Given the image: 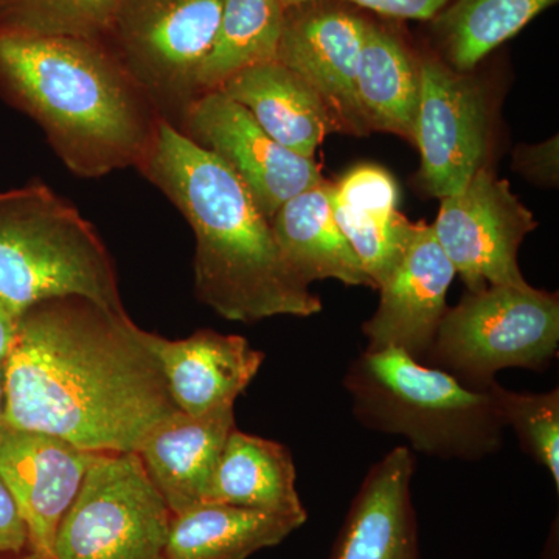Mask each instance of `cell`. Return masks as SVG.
Segmentation results:
<instances>
[{"mask_svg": "<svg viewBox=\"0 0 559 559\" xmlns=\"http://www.w3.org/2000/svg\"><path fill=\"white\" fill-rule=\"evenodd\" d=\"M5 423V389H3V369L0 367V428Z\"/></svg>", "mask_w": 559, "mask_h": 559, "instance_id": "1f68e13d", "label": "cell"}, {"mask_svg": "<svg viewBox=\"0 0 559 559\" xmlns=\"http://www.w3.org/2000/svg\"><path fill=\"white\" fill-rule=\"evenodd\" d=\"M179 411L204 415L235 406L263 366L264 353L238 334L198 330L186 340L146 334Z\"/></svg>", "mask_w": 559, "mask_h": 559, "instance_id": "2e32d148", "label": "cell"}, {"mask_svg": "<svg viewBox=\"0 0 559 559\" xmlns=\"http://www.w3.org/2000/svg\"><path fill=\"white\" fill-rule=\"evenodd\" d=\"M331 183L314 187L285 202L271 219L283 260L305 285L337 280L374 289L373 282L342 234L330 202Z\"/></svg>", "mask_w": 559, "mask_h": 559, "instance_id": "ffe728a7", "label": "cell"}, {"mask_svg": "<svg viewBox=\"0 0 559 559\" xmlns=\"http://www.w3.org/2000/svg\"><path fill=\"white\" fill-rule=\"evenodd\" d=\"M286 9L282 0H223L215 44L200 73L201 94L250 66L275 61Z\"/></svg>", "mask_w": 559, "mask_h": 559, "instance_id": "d4e9b609", "label": "cell"}, {"mask_svg": "<svg viewBox=\"0 0 559 559\" xmlns=\"http://www.w3.org/2000/svg\"><path fill=\"white\" fill-rule=\"evenodd\" d=\"M175 514L138 452H102L53 540V559H167Z\"/></svg>", "mask_w": 559, "mask_h": 559, "instance_id": "ba28073f", "label": "cell"}, {"mask_svg": "<svg viewBox=\"0 0 559 559\" xmlns=\"http://www.w3.org/2000/svg\"><path fill=\"white\" fill-rule=\"evenodd\" d=\"M138 170L193 229L194 293L216 314L252 325L322 311L319 296L283 260L271 221L218 157L162 120Z\"/></svg>", "mask_w": 559, "mask_h": 559, "instance_id": "7a4b0ae2", "label": "cell"}, {"mask_svg": "<svg viewBox=\"0 0 559 559\" xmlns=\"http://www.w3.org/2000/svg\"><path fill=\"white\" fill-rule=\"evenodd\" d=\"M219 91L248 110L275 142L307 159L314 160L326 135L341 132L322 98L282 62L242 69Z\"/></svg>", "mask_w": 559, "mask_h": 559, "instance_id": "ac0fdd59", "label": "cell"}, {"mask_svg": "<svg viewBox=\"0 0 559 559\" xmlns=\"http://www.w3.org/2000/svg\"><path fill=\"white\" fill-rule=\"evenodd\" d=\"M0 95L80 178L138 168L162 121L105 40L0 35Z\"/></svg>", "mask_w": 559, "mask_h": 559, "instance_id": "3957f363", "label": "cell"}, {"mask_svg": "<svg viewBox=\"0 0 559 559\" xmlns=\"http://www.w3.org/2000/svg\"><path fill=\"white\" fill-rule=\"evenodd\" d=\"M367 28L369 21L334 0L289 7L275 58L310 84L342 132L358 138L371 132L358 97Z\"/></svg>", "mask_w": 559, "mask_h": 559, "instance_id": "7c38bea8", "label": "cell"}, {"mask_svg": "<svg viewBox=\"0 0 559 559\" xmlns=\"http://www.w3.org/2000/svg\"><path fill=\"white\" fill-rule=\"evenodd\" d=\"M98 454L102 452L81 450L50 433L3 423L0 479L20 509L35 557L53 559L58 525Z\"/></svg>", "mask_w": 559, "mask_h": 559, "instance_id": "4fadbf2b", "label": "cell"}, {"mask_svg": "<svg viewBox=\"0 0 559 559\" xmlns=\"http://www.w3.org/2000/svg\"><path fill=\"white\" fill-rule=\"evenodd\" d=\"M235 425L234 406L204 415L176 411L135 451L173 514L204 502L205 492Z\"/></svg>", "mask_w": 559, "mask_h": 559, "instance_id": "e0dca14e", "label": "cell"}, {"mask_svg": "<svg viewBox=\"0 0 559 559\" xmlns=\"http://www.w3.org/2000/svg\"><path fill=\"white\" fill-rule=\"evenodd\" d=\"M513 167L536 186L557 187L559 179L558 135L538 143L521 145L514 150Z\"/></svg>", "mask_w": 559, "mask_h": 559, "instance_id": "83f0119b", "label": "cell"}, {"mask_svg": "<svg viewBox=\"0 0 559 559\" xmlns=\"http://www.w3.org/2000/svg\"><path fill=\"white\" fill-rule=\"evenodd\" d=\"M0 559H39L32 554V551H27L24 555H17V557H0Z\"/></svg>", "mask_w": 559, "mask_h": 559, "instance_id": "d6a6232c", "label": "cell"}, {"mask_svg": "<svg viewBox=\"0 0 559 559\" xmlns=\"http://www.w3.org/2000/svg\"><path fill=\"white\" fill-rule=\"evenodd\" d=\"M204 502L308 521L288 448L237 428L224 444Z\"/></svg>", "mask_w": 559, "mask_h": 559, "instance_id": "44dd1931", "label": "cell"}, {"mask_svg": "<svg viewBox=\"0 0 559 559\" xmlns=\"http://www.w3.org/2000/svg\"><path fill=\"white\" fill-rule=\"evenodd\" d=\"M221 11L223 0H120L110 22L105 43L162 120L179 131L201 95Z\"/></svg>", "mask_w": 559, "mask_h": 559, "instance_id": "52a82bcc", "label": "cell"}, {"mask_svg": "<svg viewBox=\"0 0 559 559\" xmlns=\"http://www.w3.org/2000/svg\"><path fill=\"white\" fill-rule=\"evenodd\" d=\"M419 90V60L399 36L369 22L360 53L358 97L370 130L414 142Z\"/></svg>", "mask_w": 559, "mask_h": 559, "instance_id": "603a6c76", "label": "cell"}, {"mask_svg": "<svg viewBox=\"0 0 559 559\" xmlns=\"http://www.w3.org/2000/svg\"><path fill=\"white\" fill-rule=\"evenodd\" d=\"M455 275L432 226L414 223L400 263L378 286L377 311L364 322L366 349H400L423 362L447 314Z\"/></svg>", "mask_w": 559, "mask_h": 559, "instance_id": "5bb4252c", "label": "cell"}, {"mask_svg": "<svg viewBox=\"0 0 559 559\" xmlns=\"http://www.w3.org/2000/svg\"><path fill=\"white\" fill-rule=\"evenodd\" d=\"M31 551L28 532L13 496L0 479V557H17Z\"/></svg>", "mask_w": 559, "mask_h": 559, "instance_id": "f546056e", "label": "cell"}, {"mask_svg": "<svg viewBox=\"0 0 559 559\" xmlns=\"http://www.w3.org/2000/svg\"><path fill=\"white\" fill-rule=\"evenodd\" d=\"M330 202L337 226L378 289L400 263L414 226L396 210L395 180L384 168L360 165L331 183Z\"/></svg>", "mask_w": 559, "mask_h": 559, "instance_id": "d6986e66", "label": "cell"}, {"mask_svg": "<svg viewBox=\"0 0 559 559\" xmlns=\"http://www.w3.org/2000/svg\"><path fill=\"white\" fill-rule=\"evenodd\" d=\"M285 9L300 5V3L314 2V0H282ZM348 2L362 9L377 11L389 17L399 20L432 21L444 7L450 5L451 0H336Z\"/></svg>", "mask_w": 559, "mask_h": 559, "instance_id": "f1b7e54d", "label": "cell"}, {"mask_svg": "<svg viewBox=\"0 0 559 559\" xmlns=\"http://www.w3.org/2000/svg\"><path fill=\"white\" fill-rule=\"evenodd\" d=\"M419 105L414 143L421 165L419 189L455 197L484 170L491 142V109L485 87L433 57L419 60Z\"/></svg>", "mask_w": 559, "mask_h": 559, "instance_id": "9c48e42d", "label": "cell"}, {"mask_svg": "<svg viewBox=\"0 0 559 559\" xmlns=\"http://www.w3.org/2000/svg\"><path fill=\"white\" fill-rule=\"evenodd\" d=\"M180 132L218 157L270 221L285 202L326 182L314 160L280 145L219 90L194 100Z\"/></svg>", "mask_w": 559, "mask_h": 559, "instance_id": "8fae6325", "label": "cell"}, {"mask_svg": "<svg viewBox=\"0 0 559 559\" xmlns=\"http://www.w3.org/2000/svg\"><path fill=\"white\" fill-rule=\"evenodd\" d=\"M148 331L84 297L16 319L3 362L5 423L92 452H135L176 411Z\"/></svg>", "mask_w": 559, "mask_h": 559, "instance_id": "6da1fadb", "label": "cell"}, {"mask_svg": "<svg viewBox=\"0 0 559 559\" xmlns=\"http://www.w3.org/2000/svg\"><path fill=\"white\" fill-rule=\"evenodd\" d=\"M344 388L364 428L404 437L419 454L480 462L502 450L506 425L488 390L465 388L400 349H364Z\"/></svg>", "mask_w": 559, "mask_h": 559, "instance_id": "277c9868", "label": "cell"}, {"mask_svg": "<svg viewBox=\"0 0 559 559\" xmlns=\"http://www.w3.org/2000/svg\"><path fill=\"white\" fill-rule=\"evenodd\" d=\"M506 428L513 429L522 451L547 469L559 489V389L544 393L513 392L492 382L487 389Z\"/></svg>", "mask_w": 559, "mask_h": 559, "instance_id": "4316f807", "label": "cell"}, {"mask_svg": "<svg viewBox=\"0 0 559 559\" xmlns=\"http://www.w3.org/2000/svg\"><path fill=\"white\" fill-rule=\"evenodd\" d=\"M558 0H455L433 17L447 64L469 73Z\"/></svg>", "mask_w": 559, "mask_h": 559, "instance_id": "cb8c5ba5", "label": "cell"}, {"mask_svg": "<svg viewBox=\"0 0 559 559\" xmlns=\"http://www.w3.org/2000/svg\"><path fill=\"white\" fill-rule=\"evenodd\" d=\"M414 451L399 447L374 462L349 503L329 559H421L412 479Z\"/></svg>", "mask_w": 559, "mask_h": 559, "instance_id": "9a60e30c", "label": "cell"}, {"mask_svg": "<svg viewBox=\"0 0 559 559\" xmlns=\"http://www.w3.org/2000/svg\"><path fill=\"white\" fill-rule=\"evenodd\" d=\"M559 299L525 286L466 290L448 308L426 366L450 373L460 384L485 392L503 369L543 373L558 356Z\"/></svg>", "mask_w": 559, "mask_h": 559, "instance_id": "8992f818", "label": "cell"}, {"mask_svg": "<svg viewBox=\"0 0 559 559\" xmlns=\"http://www.w3.org/2000/svg\"><path fill=\"white\" fill-rule=\"evenodd\" d=\"M305 522L224 503H200L173 516L167 559H248L278 546Z\"/></svg>", "mask_w": 559, "mask_h": 559, "instance_id": "7402d4cb", "label": "cell"}, {"mask_svg": "<svg viewBox=\"0 0 559 559\" xmlns=\"http://www.w3.org/2000/svg\"><path fill=\"white\" fill-rule=\"evenodd\" d=\"M79 296L124 311L108 248L92 223L43 182L0 193V304L13 316Z\"/></svg>", "mask_w": 559, "mask_h": 559, "instance_id": "5b68a950", "label": "cell"}, {"mask_svg": "<svg viewBox=\"0 0 559 559\" xmlns=\"http://www.w3.org/2000/svg\"><path fill=\"white\" fill-rule=\"evenodd\" d=\"M16 316L0 304V367H3L16 333Z\"/></svg>", "mask_w": 559, "mask_h": 559, "instance_id": "4dcf8cb0", "label": "cell"}, {"mask_svg": "<svg viewBox=\"0 0 559 559\" xmlns=\"http://www.w3.org/2000/svg\"><path fill=\"white\" fill-rule=\"evenodd\" d=\"M538 221L510 189L484 168L455 197L441 200L433 235L469 293L487 286H530L518 253Z\"/></svg>", "mask_w": 559, "mask_h": 559, "instance_id": "30bf717a", "label": "cell"}, {"mask_svg": "<svg viewBox=\"0 0 559 559\" xmlns=\"http://www.w3.org/2000/svg\"><path fill=\"white\" fill-rule=\"evenodd\" d=\"M120 0H0V35L105 40Z\"/></svg>", "mask_w": 559, "mask_h": 559, "instance_id": "484cf974", "label": "cell"}]
</instances>
